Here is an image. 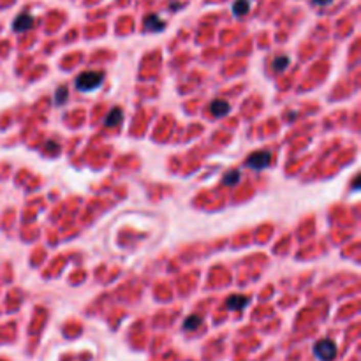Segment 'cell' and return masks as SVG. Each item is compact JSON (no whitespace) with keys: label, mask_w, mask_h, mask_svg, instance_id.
<instances>
[{"label":"cell","mask_w":361,"mask_h":361,"mask_svg":"<svg viewBox=\"0 0 361 361\" xmlns=\"http://www.w3.org/2000/svg\"><path fill=\"white\" fill-rule=\"evenodd\" d=\"M102 73H97V71H86V73L79 74L76 78V86L81 92H92V90L99 88L102 83Z\"/></svg>","instance_id":"cell-1"},{"label":"cell","mask_w":361,"mask_h":361,"mask_svg":"<svg viewBox=\"0 0 361 361\" xmlns=\"http://www.w3.org/2000/svg\"><path fill=\"white\" fill-rule=\"evenodd\" d=\"M314 354L315 358H319L321 361H333L336 356V346L328 339L319 340L314 346Z\"/></svg>","instance_id":"cell-2"},{"label":"cell","mask_w":361,"mask_h":361,"mask_svg":"<svg viewBox=\"0 0 361 361\" xmlns=\"http://www.w3.org/2000/svg\"><path fill=\"white\" fill-rule=\"evenodd\" d=\"M272 162V153L269 152H254L251 157L247 159V166L252 169H264Z\"/></svg>","instance_id":"cell-3"},{"label":"cell","mask_w":361,"mask_h":361,"mask_svg":"<svg viewBox=\"0 0 361 361\" xmlns=\"http://www.w3.org/2000/svg\"><path fill=\"white\" fill-rule=\"evenodd\" d=\"M32 25H34V18H32L29 13H23L14 19L13 29L14 32H27L32 29Z\"/></svg>","instance_id":"cell-4"},{"label":"cell","mask_w":361,"mask_h":361,"mask_svg":"<svg viewBox=\"0 0 361 361\" xmlns=\"http://www.w3.org/2000/svg\"><path fill=\"white\" fill-rule=\"evenodd\" d=\"M229 109H231V106H229V102L224 101V99H217V101H213L212 104H210V113H212L213 117H225V115L229 113Z\"/></svg>","instance_id":"cell-5"},{"label":"cell","mask_w":361,"mask_h":361,"mask_svg":"<svg viewBox=\"0 0 361 361\" xmlns=\"http://www.w3.org/2000/svg\"><path fill=\"white\" fill-rule=\"evenodd\" d=\"M247 303H249V298L241 295L229 296V298L225 300V307H228L229 310H241V308L247 307Z\"/></svg>","instance_id":"cell-6"},{"label":"cell","mask_w":361,"mask_h":361,"mask_svg":"<svg viewBox=\"0 0 361 361\" xmlns=\"http://www.w3.org/2000/svg\"><path fill=\"white\" fill-rule=\"evenodd\" d=\"M145 27H146V30H150V32H161V30H164V21H162L157 14H150L145 18Z\"/></svg>","instance_id":"cell-7"},{"label":"cell","mask_w":361,"mask_h":361,"mask_svg":"<svg viewBox=\"0 0 361 361\" xmlns=\"http://www.w3.org/2000/svg\"><path fill=\"white\" fill-rule=\"evenodd\" d=\"M124 118V113H122L118 108H113L109 111V115L106 117V120H104V124L108 125V127H115L117 124H120V120Z\"/></svg>","instance_id":"cell-8"},{"label":"cell","mask_w":361,"mask_h":361,"mask_svg":"<svg viewBox=\"0 0 361 361\" xmlns=\"http://www.w3.org/2000/svg\"><path fill=\"white\" fill-rule=\"evenodd\" d=\"M201 323H203V319H201L199 315H189L187 319L184 321V330L185 331H190V330H197V328L201 326Z\"/></svg>","instance_id":"cell-9"},{"label":"cell","mask_w":361,"mask_h":361,"mask_svg":"<svg viewBox=\"0 0 361 361\" xmlns=\"http://www.w3.org/2000/svg\"><path fill=\"white\" fill-rule=\"evenodd\" d=\"M251 9V2L249 0H236L235 6H233V13L236 16H245Z\"/></svg>","instance_id":"cell-10"},{"label":"cell","mask_w":361,"mask_h":361,"mask_svg":"<svg viewBox=\"0 0 361 361\" xmlns=\"http://www.w3.org/2000/svg\"><path fill=\"white\" fill-rule=\"evenodd\" d=\"M287 63H289V58L287 57H277L275 60H273V69L275 71H284L285 67H287Z\"/></svg>","instance_id":"cell-11"},{"label":"cell","mask_w":361,"mask_h":361,"mask_svg":"<svg viewBox=\"0 0 361 361\" xmlns=\"http://www.w3.org/2000/svg\"><path fill=\"white\" fill-rule=\"evenodd\" d=\"M238 178H240V171H229L224 176V185H235Z\"/></svg>","instance_id":"cell-12"},{"label":"cell","mask_w":361,"mask_h":361,"mask_svg":"<svg viewBox=\"0 0 361 361\" xmlns=\"http://www.w3.org/2000/svg\"><path fill=\"white\" fill-rule=\"evenodd\" d=\"M65 99H67V88L65 86H60V88L57 90V104H62Z\"/></svg>","instance_id":"cell-13"},{"label":"cell","mask_w":361,"mask_h":361,"mask_svg":"<svg viewBox=\"0 0 361 361\" xmlns=\"http://www.w3.org/2000/svg\"><path fill=\"white\" fill-rule=\"evenodd\" d=\"M312 2H314L315 6H328V4H331L333 0H312Z\"/></svg>","instance_id":"cell-14"}]
</instances>
